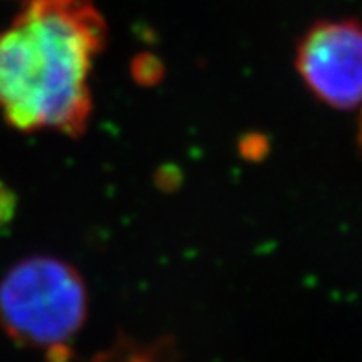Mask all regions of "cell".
Listing matches in <instances>:
<instances>
[{"instance_id":"2","label":"cell","mask_w":362,"mask_h":362,"mask_svg":"<svg viewBox=\"0 0 362 362\" xmlns=\"http://www.w3.org/2000/svg\"><path fill=\"white\" fill-rule=\"evenodd\" d=\"M87 310L86 281L63 259H21L0 279V327L17 346L43 353L48 362L71 361Z\"/></svg>"},{"instance_id":"5","label":"cell","mask_w":362,"mask_h":362,"mask_svg":"<svg viewBox=\"0 0 362 362\" xmlns=\"http://www.w3.org/2000/svg\"><path fill=\"white\" fill-rule=\"evenodd\" d=\"M15 209V198L11 194V191L6 185L0 183V228L10 222V218L13 216Z\"/></svg>"},{"instance_id":"3","label":"cell","mask_w":362,"mask_h":362,"mask_svg":"<svg viewBox=\"0 0 362 362\" xmlns=\"http://www.w3.org/2000/svg\"><path fill=\"white\" fill-rule=\"evenodd\" d=\"M294 67L309 93L339 111L362 107V23L324 19L296 45Z\"/></svg>"},{"instance_id":"4","label":"cell","mask_w":362,"mask_h":362,"mask_svg":"<svg viewBox=\"0 0 362 362\" xmlns=\"http://www.w3.org/2000/svg\"><path fill=\"white\" fill-rule=\"evenodd\" d=\"M176 357L177 349L170 339L143 344L120 337L111 348L98 353L93 362H176Z\"/></svg>"},{"instance_id":"1","label":"cell","mask_w":362,"mask_h":362,"mask_svg":"<svg viewBox=\"0 0 362 362\" xmlns=\"http://www.w3.org/2000/svg\"><path fill=\"white\" fill-rule=\"evenodd\" d=\"M107 43L95 0H24L0 30V115L11 128L80 137L93 115L90 72Z\"/></svg>"}]
</instances>
